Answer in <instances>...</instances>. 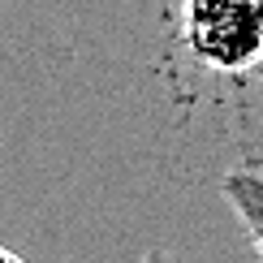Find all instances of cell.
I'll return each mask as SVG.
<instances>
[{
	"label": "cell",
	"instance_id": "cell-2",
	"mask_svg": "<svg viewBox=\"0 0 263 263\" xmlns=\"http://www.w3.org/2000/svg\"><path fill=\"white\" fill-rule=\"evenodd\" d=\"M220 194H224L229 212L242 220L255 255L263 259V173L259 168H229L220 177Z\"/></svg>",
	"mask_w": 263,
	"mask_h": 263
},
{
	"label": "cell",
	"instance_id": "cell-1",
	"mask_svg": "<svg viewBox=\"0 0 263 263\" xmlns=\"http://www.w3.org/2000/svg\"><path fill=\"white\" fill-rule=\"evenodd\" d=\"M173 48L207 78L263 73V0H164Z\"/></svg>",
	"mask_w": 263,
	"mask_h": 263
},
{
	"label": "cell",
	"instance_id": "cell-3",
	"mask_svg": "<svg viewBox=\"0 0 263 263\" xmlns=\"http://www.w3.org/2000/svg\"><path fill=\"white\" fill-rule=\"evenodd\" d=\"M138 263H177V259H173V255H168L164 246H151V250H147V255H142Z\"/></svg>",
	"mask_w": 263,
	"mask_h": 263
},
{
	"label": "cell",
	"instance_id": "cell-4",
	"mask_svg": "<svg viewBox=\"0 0 263 263\" xmlns=\"http://www.w3.org/2000/svg\"><path fill=\"white\" fill-rule=\"evenodd\" d=\"M0 263H26V259H22V255H13V250H5V246H0Z\"/></svg>",
	"mask_w": 263,
	"mask_h": 263
}]
</instances>
